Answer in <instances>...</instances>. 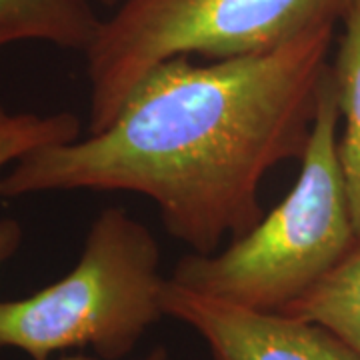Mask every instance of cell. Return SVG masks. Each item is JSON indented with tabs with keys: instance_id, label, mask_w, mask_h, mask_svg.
I'll return each mask as SVG.
<instances>
[{
	"instance_id": "cell-11",
	"label": "cell",
	"mask_w": 360,
	"mask_h": 360,
	"mask_svg": "<svg viewBox=\"0 0 360 360\" xmlns=\"http://www.w3.org/2000/svg\"><path fill=\"white\" fill-rule=\"evenodd\" d=\"M90 4H101V6H106V8H116L122 0H89Z\"/></svg>"
},
{
	"instance_id": "cell-10",
	"label": "cell",
	"mask_w": 360,
	"mask_h": 360,
	"mask_svg": "<svg viewBox=\"0 0 360 360\" xmlns=\"http://www.w3.org/2000/svg\"><path fill=\"white\" fill-rule=\"evenodd\" d=\"M54 360H104L101 356H86V354H65V356H58ZM139 360H170V354L165 347H156L155 350H150L146 356H142Z\"/></svg>"
},
{
	"instance_id": "cell-7",
	"label": "cell",
	"mask_w": 360,
	"mask_h": 360,
	"mask_svg": "<svg viewBox=\"0 0 360 360\" xmlns=\"http://www.w3.org/2000/svg\"><path fill=\"white\" fill-rule=\"evenodd\" d=\"M345 32L330 63L335 78L340 120L345 122L338 136V160L347 182L352 224L360 245V0H350L342 18Z\"/></svg>"
},
{
	"instance_id": "cell-8",
	"label": "cell",
	"mask_w": 360,
	"mask_h": 360,
	"mask_svg": "<svg viewBox=\"0 0 360 360\" xmlns=\"http://www.w3.org/2000/svg\"><path fill=\"white\" fill-rule=\"evenodd\" d=\"M281 312L321 324L360 356V245L310 292Z\"/></svg>"
},
{
	"instance_id": "cell-1",
	"label": "cell",
	"mask_w": 360,
	"mask_h": 360,
	"mask_svg": "<svg viewBox=\"0 0 360 360\" xmlns=\"http://www.w3.org/2000/svg\"><path fill=\"white\" fill-rule=\"evenodd\" d=\"M336 25L210 65L153 68L101 132L42 146L0 176V198L54 191L150 198L170 236L217 252L264 217L260 184L310 141Z\"/></svg>"
},
{
	"instance_id": "cell-6",
	"label": "cell",
	"mask_w": 360,
	"mask_h": 360,
	"mask_svg": "<svg viewBox=\"0 0 360 360\" xmlns=\"http://www.w3.org/2000/svg\"><path fill=\"white\" fill-rule=\"evenodd\" d=\"M98 25L89 0H0V49L40 40L84 52Z\"/></svg>"
},
{
	"instance_id": "cell-3",
	"label": "cell",
	"mask_w": 360,
	"mask_h": 360,
	"mask_svg": "<svg viewBox=\"0 0 360 360\" xmlns=\"http://www.w3.org/2000/svg\"><path fill=\"white\" fill-rule=\"evenodd\" d=\"M160 248L124 208H106L90 226L77 266L34 295L0 300V348L32 360L92 348L104 360L132 352L144 333L165 316L168 278Z\"/></svg>"
},
{
	"instance_id": "cell-9",
	"label": "cell",
	"mask_w": 360,
	"mask_h": 360,
	"mask_svg": "<svg viewBox=\"0 0 360 360\" xmlns=\"http://www.w3.org/2000/svg\"><path fill=\"white\" fill-rule=\"evenodd\" d=\"M80 139V120L72 112L56 115H13L0 104V168L20 160L28 153ZM20 243V226L13 220L0 222V262L13 255Z\"/></svg>"
},
{
	"instance_id": "cell-2",
	"label": "cell",
	"mask_w": 360,
	"mask_h": 360,
	"mask_svg": "<svg viewBox=\"0 0 360 360\" xmlns=\"http://www.w3.org/2000/svg\"><path fill=\"white\" fill-rule=\"evenodd\" d=\"M340 108L330 65L292 191L257 226L212 255H186L172 283L248 309L281 312L359 246L338 160Z\"/></svg>"
},
{
	"instance_id": "cell-4",
	"label": "cell",
	"mask_w": 360,
	"mask_h": 360,
	"mask_svg": "<svg viewBox=\"0 0 360 360\" xmlns=\"http://www.w3.org/2000/svg\"><path fill=\"white\" fill-rule=\"evenodd\" d=\"M350 0H122L84 51L89 132L106 129L134 86L176 56L212 63L258 54L342 22Z\"/></svg>"
},
{
	"instance_id": "cell-5",
	"label": "cell",
	"mask_w": 360,
	"mask_h": 360,
	"mask_svg": "<svg viewBox=\"0 0 360 360\" xmlns=\"http://www.w3.org/2000/svg\"><path fill=\"white\" fill-rule=\"evenodd\" d=\"M162 307L165 316L184 322L205 340L212 360H360L321 324L286 312L240 307L170 278Z\"/></svg>"
}]
</instances>
